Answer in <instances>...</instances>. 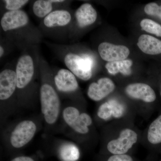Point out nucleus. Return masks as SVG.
<instances>
[{
	"instance_id": "obj_1",
	"label": "nucleus",
	"mask_w": 161,
	"mask_h": 161,
	"mask_svg": "<svg viewBox=\"0 0 161 161\" xmlns=\"http://www.w3.org/2000/svg\"><path fill=\"white\" fill-rule=\"evenodd\" d=\"M39 46H33L21 52L16 63L17 99L19 106L32 103L40 92L37 80L40 78Z\"/></svg>"
},
{
	"instance_id": "obj_2",
	"label": "nucleus",
	"mask_w": 161,
	"mask_h": 161,
	"mask_svg": "<svg viewBox=\"0 0 161 161\" xmlns=\"http://www.w3.org/2000/svg\"><path fill=\"white\" fill-rule=\"evenodd\" d=\"M0 26L1 36L21 51L30 47L39 46L43 40L38 26L23 9L5 13L1 16Z\"/></svg>"
},
{
	"instance_id": "obj_3",
	"label": "nucleus",
	"mask_w": 161,
	"mask_h": 161,
	"mask_svg": "<svg viewBox=\"0 0 161 161\" xmlns=\"http://www.w3.org/2000/svg\"><path fill=\"white\" fill-rule=\"evenodd\" d=\"M57 57L76 77L89 80L96 65V58L92 53L79 52L75 44L44 42Z\"/></svg>"
},
{
	"instance_id": "obj_4",
	"label": "nucleus",
	"mask_w": 161,
	"mask_h": 161,
	"mask_svg": "<svg viewBox=\"0 0 161 161\" xmlns=\"http://www.w3.org/2000/svg\"><path fill=\"white\" fill-rule=\"evenodd\" d=\"M40 84L39 97L43 119L49 125L58 121L61 109L60 95L54 84L53 69L47 60L40 56Z\"/></svg>"
},
{
	"instance_id": "obj_5",
	"label": "nucleus",
	"mask_w": 161,
	"mask_h": 161,
	"mask_svg": "<svg viewBox=\"0 0 161 161\" xmlns=\"http://www.w3.org/2000/svg\"><path fill=\"white\" fill-rule=\"evenodd\" d=\"M74 14L70 8L58 9L41 19L38 27L43 37L60 42L69 40Z\"/></svg>"
},
{
	"instance_id": "obj_6",
	"label": "nucleus",
	"mask_w": 161,
	"mask_h": 161,
	"mask_svg": "<svg viewBox=\"0 0 161 161\" xmlns=\"http://www.w3.org/2000/svg\"><path fill=\"white\" fill-rule=\"evenodd\" d=\"M16 63L7 64L0 72L1 109H11L19 106L17 99Z\"/></svg>"
},
{
	"instance_id": "obj_7",
	"label": "nucleus",
	"mask_w": 161,
	"mask_h": 161,
	"mask_svg": "<svg viewBox=\"0 0 161 161\" xmlns=\"http://www.w3.org/2000/svg\"><path fill=\"white\" fill-rule=\"evenodd\" d=\"M98 14L94 7L89 3L80 5L74 14L73 22L70 30L69 40H74L78 32L94 24Z\"/></svg>"
},
{
	"instance_id": "obj_8",
	"label": "nucleus",
	"mask_w": 161,
	"mask_h": 161,
	"mask_svg": "<svg viewBox=\"0 0 161 161\" xmlns=\"http://www.w3.org/2000/svg\"><path fill=\"white\" fill-rule=\"evenodd\" d=\"M37 129L36 124L33 120L21 121L13 128L9 134V145L15 149L23 148L33 139Z\"/></svg>"
},
{
	"instance_id": "obj_9",
	"label": "nucleus",
	"mask_w": 161,
	"mask_h": 161,
	"mask_svg": "<svg viewBox=\"0 0 161 161\" xmlns=\"http://www.w3.org/2000/svg\"><path fill=\"white\" fill-rule=\"evenodd\" d=\"M62 115L64 121L74 132L81 135L89 132V127L93 121L87 113H80L76 107L69 105L64 108Z\"/></svg>"
},
{
	"instance_id": "obj_10",
	"label": "nucleus",
	"mask_w": 161,
	"mask_h": 161,
	"mask_svg": "<svg viewBox=\"0 0 161 161\" xmlns=\"http://www.w3.org/2000/svg\"><path fill=\"white\" fill-rule=\"evenodd\" d=\"M53 80L59 95L73 98L79 90V85L76 76L65 69H53Z\"/></svg>"
},
{
	"instance_id": "obj_11",
	"label": "nucleus",
	"mask_w": 161,
	"mask_h": 161,
	"mask_svg": "<svg viewBox=\"0 0 161 161\" xmlns=\"http://www.w3.org/2000/svg\"><path fill=\"white\" fill-rule=\"evenodd\" d=\"M137 139V134L135 131L125 129L120 132L118 138L109 142L107 149L113 155L125 154L136 142Z\"/></svg>"
},
{
	"instance_id": "obj_12",
	"label": "nucleus",
	"mask_w": 161,
	"mask_h": 161,
	"mask_svg": "<svg viewBox=\"0 0 161 161\" xmlns=\"http://www.w3.org/2000/svg\"><path fill=\"white\" fill-rule=\"evenodd\" d=\"M71 1L66 0H36L32 4V11L35 16L43 19L58 9L70 8Z\"/></svg>"
},
{
	"instance_id": "obj_13",
	"label": "nucleus",
	"mask_w": 161,
	"mask_h": 161,
	"mask_svg": "<svg viewBox=\"0 0 161 161\" xmlns=\"http://www.w3.org/2000/svg\"><path fill=\"white\" fill-rule=\"evenodd\" d=\"M98 51L102 59L108 62L125 60L130 53L129 48L124 45L106 42L98 45Z\"/></svg>"
},
{
	"instance_id": "obj_14",
	"label": "nucleus",
	"mask_w": 161,
	"mask_h": 161,
	"mask_svg": "<svg viewBox=\"0 0 161 161\" xmlns=\"http://www.w3.org/2000/svg\"><path fill=\"white\" fill-rule=\"evenodd\" d=\"M115 88V84L111 79L102 78L90 85L87 95L92 100L99 101L111 94Z\"/></svg>"
},
{
	"instance_id": "obj_15",
	"label": "nucleus",
	"mask_w": 161,
	"mask_h": 161,
	"mask_svg": "<svg viewBox=\"0 0 161 161\" xmlns=\"http://www.w3.org/2000/svg\"><path fill=\"white\" fill-rule=\"evenodd\" d=\"M126 93L131 98L140 99L147 103L155 101L157 96L153 89L143 83L130 84L126 87Z\"/></svg>"
},
{
	"instance_id": "obj_16",
	"label": "nucleus",
	"mask_w": 161,
	"mask_h": 161,
	"mask_svg": "<svg viewBox=\"0 0 161 161\" xmlns=\"http://www.w3.org/2000/svg\"><path fill=\"white\" fill-rule=\"evenodd\" d=\"M137 45L140 49L147 54H161V40L150 35H141Z\"/></svg>"
},
{
	"instance_id": "obj_17",
	"label": "nucleus",
	"mask_w": 161,
	"mask_h": 161,
	"mask_svg": "<svg viewBox=\"0 0 161 161\" xmlns=\"http://www.w3.org/2000/svg\"><path fill=\"white\" fill-rule=\"evenodd\" d=\"M58 152L59 158L63 161H77L80 158V150L76 145L70 142L61 144Z\"/></svg>"
},
{
	"instance_id": "obj_18",
	"label": "nucleus",
	"mask_w": 161,
	"mask_h": 161,
	"mask_svg": "<svg viewBox=\"0 0 161 161\" xmlns=\"http://www.w3.org/2000/svg\"><path fill=\"white\" fill-rule=\"evenodd\" d=\"M132 61L130 60H124L113 62H108L105 67L110 74L115 75L120 73L124 75H129L131 74V67Z\"/></svg>"
},
{
	"instance_id": "obj_19",
	"label": "nucleus",
	"mask_w": 161,
	"mask_h": 161,
	"mask_svg": "<svg viewBox=\"0 0 161 161\" xmlns=\"http://www.w3.org/2000/svg\"><path fill=\"white\" fill-rule=\"evenodd\" d=\"M147 139L153 145L161 143V114L150 124L147 133Z\"/></svg>"
},
{
	"instance_id": "obj_20",
	"label": "nucleus",
	"mask_w": 161,
	"mask_h": 161,
	"mask_svg": "<svg viewBox=\"0 0 161 161\" xmlns=\"http://www.w3.org/2000/svg\"><path fill=\"white\" fill-rule=\"evenodd\" d=\"M30 1L28 0H3L1 1V13L3 15L7 12L22 10ZM1 15V16H2Z\"/></svg>"
},
{
	"instance_id": "obj_21",
	"label": "nucleus",
	"mask_w": 161,
	"mask_h": 161,
	"mask_svg": "<svg viewBox=\"0 0 161 161\" xmlns=\"http://www.w3.org/2000/svg\"><path fill=\"white\" fill-rule=\"evenodd\" d=\"M140 26L147 32L161 37V24L150 19H146L141 21Z\"/></svg>"
},
{
	"instance_id": "obj_22",
	"label": "nucleus",
	"mask_w": 161,
	"mask_h": 161,
	"mask_svg": "<svg viewBox=\"0 0 161 161\" xmlns=\"http://www.w3.org/2000/svg\"><path fill=\"white\" fill-rule=\"evenodd\" d=\"M0 37V59L2 62V60L11 53L15 47L7 38L1 35Z\"/></svg>"
},
{
	"instance_id": "obj_23",
	"label": "nucleus",
	"mask_w": 161,
	"mask_h": 161,
	"mask_svg": "<svg viewBox=\"0 0 161 161\" xmlns=\"http://www.w3.org/2000/svg\"><path fill=\"white\" fill-rule=\"evenodd\" d=\"M97 115L102 119H107L113 115V108L110 101L102 104L97 111Z\"/></svg>"
},
{
	"instance_id": "obj_24",
	"label": "nucleus",
	"mask_w": 161,
	"mask_h": 161,
	"mask_svg": "<svg viewBox=\"0 0 161 161\" xmlns=\"http://www.w3.org/2000/svg\"><path fill=\"white\" fill-rule=\"evenodd\" d=\"M144 11L149 15L156 17L161 20V5L155 3L147 4L144 8Z\"/></svg>"
},
{
	"instance_id": "obj_25",
	"label": "nucleus",
	"mask_w": 161,
	"mask_h": 161,
	"mask_svg": "<svg viewBox=\"0 0 161 161\" xmlns=\"http://www.w3.org/2000/svg\"><path fill=\"white\" fill-rule=\"evenodd\" d=\"M113 108V116L115 118L121 117L124 113V108L122 105L114 100H110Z\"/></svg>"
},
{
	"instance_id": "obj_26",
	"label": "nucleus",
	"mask_w": 161,
	"mask_h": 161,
	"mask_svg": "<svg viewBox=\"0 0 161 161\" xmlns=\"http://www.w3.org/2000/svg\"><path fill=\"white\" fill-rule=\"evenodd\" d=\"M107 161H133V159L128 154H117L110 157Z\"/></svg>"
},
{
	"instance_id": "obj_27",
	"label": "nucleus",
	"mask_w": 161,
	"mask_h": 161,
	"mask_svg": "<svg viewBox=\"0 0 161 161\" xmlns=\"http://www.w3.org/2000/svg\"><path fill=\"white\" fill-rule=\"evenodd\" d=\"M10 161H35L32 158L26 156H20L16 157Z\"/></svg>"
},
{
	"instance_id": "obj_28",
	"label": "nucleus",
	"mask_w": 161,
	"mask_h": 161,
	"mask_svg": "<svg viewBox=\"0 0 161 161\" xmlns=\"http://www.w3.org/2000/svg\"><path fill=\"white\" fill-rule=\"evenodd\" d=\"M160 95L161 96V85Z\"/></svg>"
},
{
	"instance_id": "obj_29",
	"label": "nucleus",
	"mask_w": 161,
	"mask_h": 161,
	"mask_svg": "<svg viewBox=\"0 0 161 161\" xmlns=\"http://www.w3.org/2000/svg\"></svg>"
}]
</instances>
